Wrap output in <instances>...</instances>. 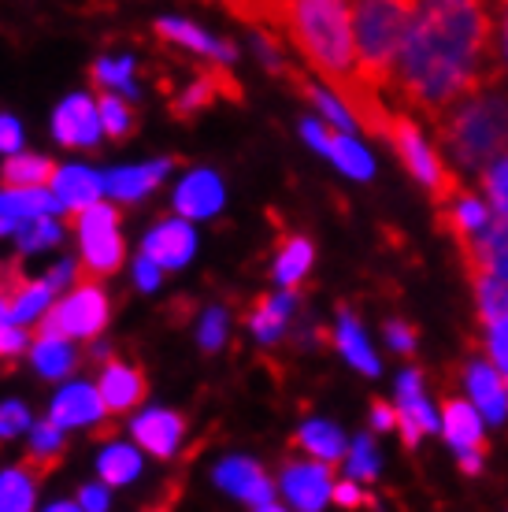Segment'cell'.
<instances>
[{
  "mask_svg": "<svg viewBox=\"0 0 508 512\" xmlns=\"http://www.w3.org/2000/svg\"><path fill=\"white\" fill-rule=\"evenodd\" d=\"M282 494H286L301 512H319L327 505V498H334L331 464L290 461L282 468Z\"/></svg>",
  "mask_w": 508,
  "mask_h": 512,
  "instance_id": "cell-9",
  "label": "cell"
},
{
  "mask_svg": "<svg viewBox=\"0 0 508 512\" xmlns=\"http://www.w3.org/2000/svg\"><path fill=\"white\" fill-rule=\"evenodd\" d=\"M34 494H38V479L23 464L0 472V512H34Z\"/></svg>",
  "mask_w": 508,
  "mask_h": 512,
  "instance_id": "cell-32",
  "label": "cell"
},
{
  "mask_svg": "<svg viewBox=\"0 0 508 512\" xmlns=\"http://www.w3.org/2000/svg\"><path fill=\"white\" fill-rule=\"evenodd\" d=\"M45 282H49L52 294L64 290V286H71V282H82V264H75V260H60V264L45 275Z\"/></svg>",
  "mask_w": 508,
  "mask_h": 512,
  "instance_id": "cell-44",
  "label": "cell"
},
{
  "mask_svg": "<svg viewBox=\"0 0 508 512\" xmlns=\"http://www.w3.org/2000/svg\"><path fill=\"white\" fill-rule=\"evenodd\" d=\"M486 353L494 357L497 372L508 375V320L486 323Z\"/></svg>",
  "mask_w": 508,
  "mask_h": 512,
  "instance_id": "cell-43",
  "label": "cell"
},
{
  "mask_svg": "<svg viewBox=\"0 0 508 512\" xmlns=\"http://www.w3.org/2000/svg\"><path fill=\"white\" fill-rule=\"evenodd\" d=\"M301 134L308 138L312 149H319L323 156H331L345 175H353V179H371V167L375 164H371L368 149L356 145V138L338 134V130H327L323 123H316V119H305V123H301Z\"/></svg>",
  "mask_w": 508,
  "mask_h": 512,
  "instance_id": "cell-13",
  "label": "cell"
},
{
  "mask_svg": "<svg viewBox=\"0 0 508 512\" xmlns=\"http://www.w3.org/2000/svg\"><path fill=\"white\" fill-rule=\"evenodd\" d=\"M56 171L60 167L45 160V156H34V153H15L8 156V164H4V186L8 190H45L56 182Z\"/></svg>",
  "mask_w": 508,
  "mask_h": 512,
  "instance_id": "cell-27",
  "label": "cell"
},
{
  "mask_svg": "<svg viewBox=\"0 0 508 512\" xmlns=\"http://www.w3.org/2000/svg\"><path fill=\"white\" fill-rule=\"evenodd\" d=\"M442 227L457 238V245H464V242H471V238H479V234L490 227V212H486V205L479 197H471V193L460 190L449 205H442Z\"/></svg>",
  "mask_w": 508,
  "mask_h": 512,
  "instance_id": "cell-25",
  "label": "cell"
},
{
  "mask_svg": "<svg viewBox=\"0 0 508 512\" xmlns=\"http://www.w3.org/2000/svg\"><path fill=\"white\" fill-rule=\"evenodd\" d=\"M312 268V242L308 238H286L279 245V260H275V279L293 290L297 282L305 279V271Z\"/></svg>",
  "mask_w": 508,
  "mask_h": 512,
  "instance_id": "cell-34",
  "label": "cell"
},
{
  "mask_svg": "<svg viewBox=\"0 0 508 512\" xmlns=\"http://www.w3.org/2000/svg\"><path fill=\"white\" fill-rule=\"evenodd\" d=\"M175 208L186 223L190 219L216 216L219 208H223V182H219V175H212V171H193V175H186L175 190Z\"/></svg>",
  "mask_w": 508,
  "mask_h": 512,
  "instance_id": "cell-19",
  "label": "cell"
},
{
  "mask_svg": "<svg viewBox=\"0 0 508 512\" xmlns=\"http://www.w3.org/2000/svg\"><path fill=\"white\" fill-rule=\"evenodd\" d=\"M23 145V127L12 116H0V153H15Z\"/></svg>",
  "mask_w": 508,
  "mask_h": 512,
  "instance_id": "cell-48",
  "label": "cell"
},
{
  "mask_svg": "<svg viewBox=\"0 0 508 512\" xmlns=\"http://www.w3.org/2000/svg\"><path fill=\"white\" fill-rule=\"evenodd\" d=\"M445 438L453 442L464 472H479L486 457V438H483V420L471 409L468 401H449L445 405Z\"/></svg>",
  "mask_w": 508,
  "mask_h": 512,
  "instance_id": "cell-11",
  "label": "cell"
},
{
  "mask_svg": "<svg viewBox=\"0 0 508 512\" xmlns=\"http://www.w3.org/2000/svg\"><path fill=\"white\" fill-rule=\"evenodd\" d=\"M26 349V331L15 323H0V357H15Z\"/></svg>",
  "mask_w": 508,
  "mask_h": 512,
  "instance_id": "cell-45",
  "label": "cell"
},
{
  "mask_svg": "<svg viewBox=\"0 0 508 512\" xmlns=\"http://www.w3.org/2000/svg\"><path fill=\"white\" fill-rule=\"evenodd\" d=\"M160 275H164V268H156L149 256H138V260H134V282H138L141 290H156V286H160Z\"/></svg>",
  "mask_w": 508,
  "mask_h": 512,
  "instance_id": "cell-46",
  "label": "cell"
},
{
  "mask_svg": "<svg viewBox=\"0 0 508 512\" xmlns=\"http://www.w3.org/2000/svg\"><path fill=\"white\" fill-rule=\"evenodd\" d=\"M293 305H297V294H293V290L256 297L253 316H249V327H253V334L264 342V346H267V342H275V338L282 334V327H286V320H290Z\"/></svg>",
  "mask_w": 508,
  "mask_h": 512,
  "instance_id": "cell-28",
  "label": "cell"
},
{
  "mask_svg": "<svg viewBox=\"0 0 508 512\" xmlns=\"http://www.w3.org/2000/svg\"><path fill=\"white\" fill-rule=\"evenodd\" d=\"M101 479L108 487H127L130 479H138L141 475V453L134 446H123V442H112V446L101 453Z\"/></svg>",
  "mask_w": 508,
  "mask_h": 512,
  "instance_id": "cell-33",
  "label": "cell"
},
{
  "mask_svg": "<svg viewBox=\"0 0 508 512\" xmlns=\"http://www.w3.org/2000/svg\"><path fill=\"white\" fill-rule=\"evenodd\" d=\"M101 193H104V175H97V171H89L82 164L60 167L56 182H52V197L60 201V208L71 219L82 216L86 208L101 205Z\"/></svg>",
  "mask_w": 508,
  "mask_h": 512,
  "instance_id": "cell-14",
  "label": "cell"
},
{
  "mask_svg": "<svg viewBox=\"0 0 508 512\" xmlns=\"http://www.w3.org/2000/svg\"><path fill=\"white\" fill-rule=\"evenodd\" d=\"M82 245V282H97L123 264V238H119V212L112 205H93L71 219Z\"/></svg>",
  "mask_w": 508,
  "mask_h": 512,
  "instance_id": "cell-6",
  "label": "cell"
},
{
  "mask_svg": "<svg viewBox=\"0 0 508 512\" xmlns=\"http://www.w3.org/2000/svg\"><path fill=\"white\" fill-rule=\"evenodd\" d=\"M197 338H201L204 353H216V349L227 342V312H223V308H212V312H204Z\"/></svg>",
  "mask_w": 508,
  "mask_h": 512,
  "instance_id": "cell-41",
  "label": "cell"
},
{
  "mask_svg": "<svg viewBox=\"0 0 508 512\" xmlns=\"http://www.w3.org/2000/svg\"><path fill=\"white\" fill-rule=\"evenodd\" d=\"M442 149L460 167H490L508 156V93H479L434 119Z\"/></svg>",
  "mask_w": 508,
  "mask_h": 512,
  "instance_id": "cell-3",
  "label": "cell"
},
{
  "mask_svg": "<svg viewBox=\"0 0 508 512\" xmlns=\"http://www.w3.org/2000/svg\"><path fill=\"white\" fill-rule=\"evenodd\" d=\"M216 483L227 490V494H234V498L253 501L256 509H260V505H271V494H275L264 468L256 461H245V457H227V461L219 464Z\"/></svg>",
  "mask_w": 508,
  "mask_h": 512,
  "instance_id": "cell-17",
  "label": "cell"
},
{
  "mask_svg": "<svg viewBox=\"0 0 508 512\" xmlns=\"http://www.w3.org/2000/svg\"><path fill=\"white\" fill-rule=\"evenodd\" d=\"M349 472H353V479H375L379 475V453H375V442L368 435H360L349 449Z\"/></svg>",
  "mask_w": 508,
  "mask_h": 512,
  "instance_id": "cell-40",
  "label": "cell"
},
{
  "mask_svg": "<svg viewBox=\"0 0 508 512\" xmlns=\"http://www.w3.org/2000/svg\"><path fill=\"white\" fill-rule=\"evenodd\" d=\"M386 138H390V145L397 149V156L405 160L408 171L431 190V197L438 205H449V201L457 197L460 186H457V179H453V171H449L442 156L427 145V138H423L420 127H416V119L394 112L390 123H386Z\"/></svg>",
  "mask_w": 508,
  "mask_h": 512,
  "instance_id": "cell-5",
  "label": "cell"
},
{
  "mask_svg": "<svg viewBox=\"0 0 508 512\" xmlns=\"http://www.w3.org/2000/svg\"><path fill=\"white\" fill-rule=\"evenodd\" d=\"M334 501L342 505V509H356V505H371V498L364 490L356 487V483H338L334 487Z\"/></svg>",
  "mask_w": 508,
  "mask_h": 512,
  "instance_id": "cell-50",
  "label": "cell"
},
{
  "mask_svg": "<svg viewBox=\"0 0 508 512\" xmlns=\"http://www.w3.org/2000/svg\"><path fill=\"white\" fill-rule=\"evenodd\" d=\"M130 435L141 449H149L153 457H171L186 435V420L171 409H149L130 423Z\"/></svg>",
  "mask_w": 508,
  "mask_h": 512,
  "instance_id": "cell-15",
  "label": "cell"
},
{
  "mask_svg": "<svg viewBox=\"0 0 508 512\" xmlns=\"http://www.w3.org/2000/svg\"><path fill=\"white\" fill-rule=\"evenodd\" d=\"M468 390L475 397V409L483 412L490 423H501L508 412V379L486 360L468 364Z\"/></svg>",
  "mask_w": 508,
  "mask_h": 512,
  "instance_id": "cell-21",
  "label": "cell"
},
{
  "mask_svg": "<svg viewBox=\"0 0 508 512\" xmlns=\"http://www.w3.org/2000/svg\"><path fill=\"white\" fill-rule=\"evenodd\" d=\"M26 427H30V412H26L23 401H4L0 405V442L23 435Z\"/></svg>",
  "mask_w": 508,
  "mask_h": 512,
  "instance_id": "cell-42",
  "label": "cell"
},
{
  "mask_svg": "<svg viewBox=\"0 0 508 512\" xmlns=\"http://www.w3.org/2000/svg\"><path fill=\"white\" fill-rule=\"evenodd\" d=\"M89 75L97 86H119L123 93L134 97V60L130 56H119V60H97L89 67Z\"/></svg>",
  "mask_w": 508,
  "mask_h": 512,
  "instance_id": "cell-36",
  "label": "cell"
},
{
  "mask_svg": "<svg viewBox=\"0 0 508 512\" xmlns=\"http://www.w3.org/2000/svg\"><path fill=\"white\" fill-rule=\"evenodd\" d=\"M60 234H64V227L56 219H26L15 238H19L23 253H38V249H49V245L60 242Z\"/></svg>",
  "mask_w": 508,
  "mask_h": 512,
  "instance_id": "cell-37",
  "label": "cell"
},
{
  "mask_svg": "<svg viewBox=\"0 0 508 512\" xmlns=\"http://www.w3.org/2000/svg\"><path fill=\"white\" fill-rule=\"evenodd\" d=\"M216 97H230V101H238V97H242L238 82L230 78L227 67H219V64L208 67V71H201L190 90L178 97V101H175V116H190V112H197V108H208V104L216 101Z\"/></svg>",
  "mask_w": 508,
  "mask_h": 512,
  "instance_id": "cell-22",
  "label": "cell"
},
{
  "mask_svg": "<svg viewBox=\"0 0 508 512\" xmlns=\"http://www.w3.org/2000/svg\"><path fill=\"white\" fill-rule=\"evenodd\" d=\"M175 160H153V164H138V167H115L104 175V193H112L119 201H138L145 193L160 186V179L167 175V167Z\"/></svg>",
  "mask_w": 508,
  "mask_h": 512,
  "instance_id": "cell-23",
  "label": "cell"
},
{
  "mask_svg": "<svg viewBox=\"0 0 508 512\" xmlns=\"http://www.w3.org/2000/svg\"><path fill=\"white\" fill-rule=\"evenodd\" d=\"M483 190L490 197V205H494V216L508 219V156L483 171Z\"/></svg>",
  "mask_w": 508,
  "mask_h": 512,
  "instance_id": "cell-39",
  "label": "cell"
},
{
  "mask_svg": "<svg viewBox=\"0 0 508 512\" xmlns=\"http://www.w3.org/2000/svg\"><path fill=\"white\" fill-rule=\"evenodd\" d=\"M156 34H160L164 41H175V45H182V49H193V52H201V56L223 60V64H230V60H234V45H227V41H216L212 34H204L201 26L190 23V19H160V23H156Z\"/></svg>",
  "mask_w": 508,
  "mask_h": 512,
  "instance_id": "cell-26",
  "label": "cell"
},
{
  "mask_svg": "<svg viewBox=\"0 0 508 512\" xmlns=\"http://www.w3.org/2000/svg\"><path fill=\"white\" fill-rule=\"evenodd\" d=\"M101 401L108 412H127L134 409V405H141L145 401V394H149V383H145V375L134 368V364H123V360H108L101 372Z\"/></svg>",
  "mask_w": 508,
  "mask_h": 512,
  "instance_id": "cell-18",
  "label": "cell"
},
{
  "mask_svg": "<svg viewBox=\"0 0 508 512\" xmlns=\"http://www.w3.org/2000/svg\"><path fill=\"white\" fill-rule=\"evenodd\" d=\"M475 294H479V316L483 323H501L508 320V286L494 279L475 282Z\"/></svg>",
  "mask_w": 508,
  "mask_h": 512,
  "instance_id": "cell-35",
  "label": "cell"
},
{
  "mask_svg": "<svg viewBox=\"0 0 508 512\" xmlns=\"http://www.w3.org/2000/svg\"><path fill=\"white\" fill-rule=\"evenodd\" d=\"M416 4H356L353 8V38L360 78L371 90L394 86L397 56L412 26Z\"/></svg>",
  "mask_w": 508,
  "mask_h": 512,
  "instance_id": "cell-4",
  "label": "cell"
},
{
  "mask_svg": "<svg viewBox=\"0 0 508 512\" xmlns=\"http://www.w3.org/2000/svg\"><path fill=\"white\" fill-rule=\"evenodd\" d=\"M101 108L93 97L86 93H71L60 108H56V116H52V134L60 145H78V149H86V145H97L101 138Z\"/></svg>",
  "mask_w": 508,
  "mask_h": 512,
  "instance_id": "cell-10",
  "label": "cell"
},
{
  "mask_svg": "<svg viewBox=\"0 0 508 512\" xmlns=\"http://www.w3.org/2000/svg\"><path fill=\"white\" fill-rule=\"evenodd\" d=\"M460 256H464V268H468L471 282L479 279H494L508 286V219L494 216L490 227H486L479 238L457 245Z\"/></svg>",
  "mask_w": 508,
  "mask_h": 512,
  "instance_id": "cell-8",
  "label": "cell"
},
{
  "mask_svg": "<svg viewBox=\"0 0 508 512\" xmlns=\"http://www.w3.org/2000/svg\"><path fill=\"white\" fill-rule=\"evenodd\" d=\"M334 342H338V349H342L345 360H349L353 368H360L364 375H379V360L371 353L368 338L360 331L356 316H349L345 308H342V320H338V331H334Z\"/></svg>",
  "mask_w": 508,
  "mask_h": 512,
  "instance_id": "cell-30",
  "label": "cell"
},
{
  "mask_svg": "<svg viewBox=\"0 0 508 512\" xmlns=\"http://www.w3.org/2000/svg\"><path fill=\"white\" fill-rule=\"evenodd\" d=\"M108 323V297L101 282H78L75 294H67L60 305L41 320L38 338H97Z\"/></svg>",
  "mask_w": 508,
  "mask_h": 512,
  "instance_id": "cell-7",
  "label": "cell"
},
{
  "mask_svg": "<svg viewBox=\"0 0 508 512\" xmlns=\"http://www.w3.org/2000/svg\"><path fill=\"white\" fill-rule=\"evenodd\" d=\"M175 498H178V494H175V487H171V490H167L164 505H160V509H153V512H171V509H175Z\"/></svg>",
  "mask_w": 508,
  "mask_h": 512,
  "instance_id": "cell-54",
  "label": "cell"
},
{
  "mask_svg": "<svg viewBox=\"0 0 508 512\" xmlns=\"http://www.w3.org/2000/svg\"><path fill=\"white\" fill-rule=\"evenodd\" d=\"M297 446L305 449L312 461H319V464H331L334 468V461L345 453V438H342V431L334 427V423H323V420H308L301 431H297V438H293Z\"/></svg>",
  "mask_w": 508,
  "mask_h": 512,
  "instance_id": "cell-29",
  "label": "cell"
},
{
  "mask_svg": "<svg viewBox=\"0 0 508 512\" xmlns=\"http://www.w3.org/2000/svg\"><path fill=\"white\" fill-rule=\"evenodd\" d=\"M193 249H197V234L186 219H160L141 242V256H149L156 268L164 271L190 264Z\"/></svg>",
  "mask_w": 508,
  "mask_h": 512,
  "instance_id": "cell-12",
  "label": "cell"
},
{
  "mask_svg": "<svg viewBox=\"0 0 508 512\" xmlns=\"http://www.w3.org/2000/svg\"><path fill=\"white\" fill-rule=\"evenodd\" d=\"M104 401H101V390L89 383H71L64 386L60 394L52 397V409H49V420L56 423V427H64V431H71V427H86V423H101L104 416Z\"/></svg>",
  "mask_w": 508,
  "mask_h": 512,
  "instance_id": "cell-16",
  "label": "cell"
},
{
  "mask_svg": "<svg viewBox=\"0 0 508 512\" xmlns=\"http://www.w3.org/2000/svg\"><path fill=\"white\" fill-rule=\"evenodd\" d=\"M30 357H34V368H38L45 379H64V375L75 372L78 353L67 338H38L30 346Z\"/></svg>",
  "mask_w": 508,
  "mask_h": 512,
  "instance_id": "cell-31",
  "label": "cell"
},
{
  "mask_svg": "<svg viewBox=\"0 0 508 512\" xmlns=\"http://www.w3.org/2000/svg\"><path fill=\"white\" fill-rule=\"evenodd\" d=\"M230 12L245 15V23L267 26L271 34H282L293 49L316 67L342 97L345 112L371 134L386 138L390 108L382 104L379 90H371L360 78L353 38V8L334 0H297V4H234Z\"/></svg>",
  "mask_w": 508,
  "mask_h": 512,
  "instance_id": "cell-2",
  "label": "cell"
},
{
  "mask_svg": "<svg viewBox=\"0 0 508 512\" xmlns=\"http://www.w3.org/2000/svg\"><path fill=\"white\" fill-rule=\"evenodd\" d=\"M371 423H375L379 431H390V427H397V409H390L386 401H375V405H371Z\"/></svg>",
  "mask_w": 508,
  "mask_h": 512,
  "instance_id": "cell-51",
  "label": "cell"
},
{
  "mask_svg": "<svg viewBox=\"0 0 508 512\" xmlns=\"http://www.w3.org/2000/svg\"><path fill=\"white\" fill-rule=\"evenodd\" d=\"M386 338L394 342L397 353H408V349L416 346V327H408V323L394 320V323H390V327H386Z\"/></svg>",
  "mask_w": 508,
  "mask_h": 512,
  "instance_id": "cell-49",
  "label": "cell"
},
{
  "mask_svg": "<svg viewBox=\"0 0 508 512\" xmlns=\"http://www.w3.org/2000/svg\"><path fill=\"white\" fill-rule=\"evenodd\" d=\"M501 78L497 19L483 4H416L397 56V101L442 116L453 104L479 97Z\"/></svg>",
  "mask_w": 508,
  "mask_h": 512,
  "instance_id": "cell-1",
  "label": "cell"
},
{
  "mask_svg": "<svg viewBox=\"0 0 508 512\" xmlns=\"http://www.w3.org/2000/svg\"><path fill=\"white\" fill-rule=\"evenodd\" d=\"M64 453H67L64 427H56L52 420H45V423H38L34 435H30V449H26V457H23V468L41 483L49 472H56V464L64 461Z\"/></svg>",
  "mask_w": 508,
  "mask_h": 512,
  "instance_id": "cell-24",
  "label": "cell"
},
{
  "mask_svg": "<svg viewBox=\"0 0 508 512\" xmlns=\"http://www.w3.org/2000/svg\"><path fill=\"white\" fill-rule=\"evenodd\" d=\"M397 405H401V409H397V427H401V435H405L408 446H416L423 431H434V427H438L431 405L423 401L420 375L416 372L401 375V383H397Z\"/></svg>",
  "mask_w": 508,
  "mask_h": 512,
  "instance_id": "cell-20",
  "label": "cell"
},
{
  "mask_svg": "<svg viewBox=\"0 0 508 512\" xmlns=\"http://www.w3.org/2000/svg\"><path fill=\"white\" fill-rule=\"evenodd\" d=\"M501 23H497V34H501V67H508V4L501 8Z\"/></svg>",
  "mask_w": 508,
  "mask_h": 512,
  "instance_id": "cell-52",
  "label": "cell"
},
{
  "mask_svg": "<svg viewBox=\"0 0 508 512\" xmlns=\"http://www.w3.org/2000/svg\"><path fill=\"white\" fill-rule=\"evenodd\" d=\"M45 512H82V509H78V501H56V505H49Z\"/></svg>",
  "mask_w": 508,
  "mask_h": 512,
  "instance_id": "cell-53",
  "label": "cell"
},
{
  "mask_svg": "<svg viewBox=\"0 0 508 512\" xmlns=\"http://www.w3.org/2000/svg\"><path fill=\"white\" fill-rule=\"evenodd\" d=\"M97 108H101V123H104V134L108 138H127L130 130V108L123 97H115V93H101V101H97Z\"/></svg>",
  "mask_w": 508,
  "mask_h": 512,
  "instance_id": "cell-38",
  "label": "cell"
},
{
  "mask_svg": "<svg viewBox=\"0 0 508 512\" xmlns=\"http://www.w3.org/2000/svg\"><path fill=\"white\" fill-rule=\"evenodd\" d=\"M75 501L82 512H108V490L104 487H82Z\"/></svg>",
  "mask_w": 508,
  "mask_h": 512,
  "instance_id": "cell-47",
  "label": "cell"
},
{
  "mask_svg": "<svg viewBox=\"0 0 508 512\" xmlns=\"http://www.w3.org/2000/svg\"><path fill=\"white\" fill-rule=\"evenodd\" d=\"M256 512H286V509H279V505L271 501V505H260V509H256Z\"/></svg>",
  "mask_w": 508,
  "mask_h": 512,
  "instance_id": "cell-55",
  "label": "cell"
}]
</instances>
